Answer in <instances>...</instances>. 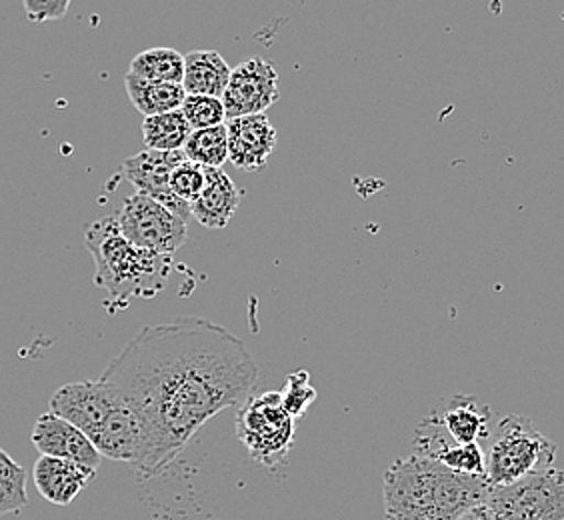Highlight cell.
Here are the masks:
<instances>
[{
    "label": "cell",
    "instance_id": "cell-5",
    "mask_svg": "<svg viewBox=\"0 0 564 520\" xmlns=\"http://www.w3.org/2000/svg\"><path fill=\"white\" fill-rule=\"evenodd\" d=\"M237 436L254 463L281 465L294 443V419L282 407V392L250 397L237 414Z\"/></svg>",
    "mask_w": 564,
    "mask_h": 520
},
{
    "label": "cell",
    "instance_id": "cell-23",
    "mask_svg": "<svg viewBox=\"0 0 564 520\" xmlns=\"http://www.w3.org/2000/svg\"><path fill=\"white\" fill-rule=\"evenodd\" d=\"M181 112L185 115L186 122L193 130L215 129V127L225 124V120H227L223 100L215 97L186 95Z\"/></svg>",
    "mask_w": 564,
    "mask_h": 520
},
{
    "label": "cell",
    "instance_id": "cell-25",
    "mask_svg": "<svg viewBox=\"0 0 564 520\" xmlns=\"http://www.w3.org/2000/svg\"><path fill=\"white\" fill-rule=\"evenodd\" d=\"M203 188H205V169L191 163L188 159L185 163L178 164L171 174V191L186 205H193L203 193Z\"/></svg>",
    "mask_w": 564,
    "mask_h": 520
},
{
    "label": "cell",
    "instance_id": "cell-18",
    "mask_svg": "<svg viewBox=\"0 0 564 520\" xmlns=\"http://www.w3.org/2000/svg\"><path fill=\"white\" fill-rule=\"evenodd\" d=\"M193 129L181 110L142 120V139L147 151L176 152L185 149Z\"/></svg>",
    "mask_w": 564,
    "mask_h": 520
},
{
    "label": "cell",
    "instance_id": "cell-13",
    "mask_svg": "<svg viewBox=\"0 0 564 520\" xmlns=\"http://www.w3.org/2000/svg\"><path fill=\"white\" fill-rule=\"evenodd\" d=\"M33 477L36 490L44 500L56 507H66L95 480L97 470L70 461L41 456L34 463Z\"/></svg>",
    "mask_w": 564,
    "mask_h": 520
},
{
    "label": "cell",
    "instance_id": "cell-4",
    "mask_svg": "<svg viewBox=\"0 0 564 520\" xmlns=\"http://www.w3.org/2000/svg\"><path fill=\"white\" fill-rule=\"evenodd\" d=\"M556 445L529 416L509 414L500 421L487 455V478L492 487H509L527 475L553 468Z\"/></svg>",
    "mask_w": 564,
    "mask_h": 520
},
{
    "label": "cell",
    "instance_id": "cell-27",
    "mask_svg": "<svg viewBox=\"0 0 564 520\" xmlns=\"http://www.w3.org/2000/svg\"><path fill=\"white\" fill-rule=\"evenodd\" d=\"M456 520H495V514L490 512L487 505H478L475 509L467 510L460 519Z\"/></svg>",
    "mask_w": 564,
    "mask_h": 520
},
{
    "label": "cell",
    "instance_id": "cell-21",
    "mask_svg": "<svg viewBox=\"0 0 564 520\" xmlns=\"http://www.w3.org/2000/svg\"><path fill=\"white\" fill-rule=\"evenodd\" d=\"M29 505L26 473L4 448H0V517L19 512Z\"/></svg>",
    "mask_w": 564,
    "mask_h": 520
},
{
    "label": "cell",
    "instance_id": "cell-1",
    "mask_svg": "<svg viewBox=\"0 0 564 520\" xmlns=\"http://www.w3.org/2000/svg\"><path fill=\"white\" fill-rule=\"evenodd\" d=\"M100 382L141 421L144 480L171 465L203 424L252 397L257 360L239 336L198 316L141 328Z\"/></svg>",
    "mask_w": 564,
    "mask_h": 520
},
{
    "label": "cell",
    "instance_id": "cell-17",
    "mask_svg": "<svg viewBox=\"0 0 564 520\" xmlns=\"http://www.w3.org/2000/svg\"><path fill=\"white\" fill-rule=\"evenodd\" d=\"M124 87H127V95L131 98L132 107L142 112L144 119L181 110L186 98L183 85L151 83V80H142L139 76L127 75Z\"/></svg>",
    "mask_w": 564,
    "mask_h": 520
},
{
    "label": "cell",
    "instance_id": "cell-22",
    "mask_svg": "<svg viewBox=\"0 0 564 520\" xmlns=\"http://www.w3.org/2000/svg\"><path fill=\"white\" fill-rule=\"evenodd\" d=\"M433 461L446 466L448 470L467 477H487V455L478 443L456 445L448 441L434 453Z\"/></svg>",
    "mask_w": 564,
    "mask_h": 520
},
{
    "label": "cell",
    "instance_id": "cell-2",
    "mask_svg": "<svg viewBox=\"0 0 564 520\" xmlns=\"http://www.w3.org/2000/svg\"><path fill=\"white\" fill-rule=\"evenodd\" d=\"M492 485L487 477H467L426 456L394 461L382 480L387 520H456L487 505Z\"/></svg>",
    "mask_w": 564,
    "mask_h": 520
},
{
    "label": "cell",
    "instance_id": "cell-26",
    "mask_svg": "<svg viewBox=\"0 0 564 520\" xmlns=\"http://www.w3.org/2000/svg\"><path fill=\"white\" fill-rule=\"evenodd\" d=\"M22 9L31 22L61 21L70 9V2L68 0H24Z\"/></svg>",
    "mask_w": 564,
    "mask_h": 520
},
{
    "label": "cell",
    "instance_id": "cell-10",
    "mask_svg": "<svg viewBox=\"0 0 564 520\" xmlns=\"http://www.w3.org/2000/svg\"><path fill=\"white\" fill-rule=\"evenodd\" d=\"M185 152H161V151H142L134 156H129L127 161H122L120 171L124 174V178L131 183L137 193L151 196L156 203L174 213L176 217H193L191 205L183 203L181 198H176L171 191V174L181 163H185Z\"/></svg>",
    "mask_w": 564,
    "mask_h": 520
},
{
    "label": "cell",
    "instance_id": "cell-15",
    "mask_svg": "<svg viewBox=\"0 0 564 520\" xmlns=\"http://www.w3.org/2000/svg\"><path fill=\"white\" fill-rule=\"evenodd\" d=\"M436 416L456 445H475L489 436V407L480 404L477 397L456 394Z\"/></svg>",
    "mask_w": 564,
    "mask_h": 520
},
{
    "label": "cell",
    "instance_id": "cell-16",
    "mask_svg": "<svg viewBox=\"0 0 564 520\" xmlns=\"http://www.w3.org/2000/svg\"><path fill=\"white\" fill-rule=\"evenodd\" d=\"M230 66L217 51L198 48L185 56L183 88L193 97L223 98L230 80Z\"/></svg>",
    "mask_w": 564,
    "mask_h": 520
},
{
    "label": "cell",
    "instance_id": "cell-9",
    "mask_svg": "<svg viewBox=\"0 0 564 520\" xmlns=\"http://www.w3.org/2000/svg\"><path fill=\"white\" fill-rule=\"evenodd\" d=\"M117 402L115 394L100 380H83L61 387L48 404L53 414L75 424L93 443L117 409Z\"/></svg>",
    "mask_w": 564,
    "mask_h": 520
},
{
    "label": "cell",
    "instance_id": "cell-6",
    "mask_svg": "<svg viewBox=\"0 0 564 520\" xmlns=\"http://www.w3.org/2000/svg\"><path fill=\"white\" fill-rule=\"evenodd\" d=\"M487 507L495 520H564V473L553 466L495 487Z\"/></svg>",
    "mask_w": 564,
    "mask_h": 520
},
{
    "label": "cell",
    "instance_id": "cell-3",
    "mask_svg": "<svg viewBox=\"0 0 564 520\" xmlns=\"http://www.w3.org/2000/svg\"><path fill=\"white\" fill-rule=\"evenodd\" d=\"M85 247L95 260V284L109 301L127 306L131 299H152L166 286L173 257L134 247L120 232L117 217H102L85 230Z\"/></svg>",
    "mask_w": 564,
    "mask_h": 520
},
{
    "label": "cell",
    "instance_id": "cell-12",
    "mask_svg": "<svg viewBox=\"0 0 564 520\" xmlns=\"http://www.w3.org/2000/svg\"><path fill=\"white\" fill-rule=\"evenodd\" d=\"M228 161L242 171H261L276 144V130L267 115L227 120Z\"/></svg>",
    "mask_w": 564,
    "mask_h": 520
},
{
    "label": "cell",
    "instance_id": "cell-14",
    "mask_svg": "<svg viewBox=\"0 0 564 520\" xmlns=\"http://www.w3.org/2000/svg\"><path fill=\"white\" fill-rule=\"evenodd\" d=\"M240 205V193L225 169H205V188L191 205L193 217L207 228H225Z\"/></svg>",
    "mask_w": 564,
    "mask_h": 520
},
{
    "label": "cell",
    "instance_id": "cell-7",
    "mask_svg": "<svg viewBox=\"0 0 564 520\" xmlns=\"http://www.w3.org/2000/svg\"><path fill=\"white\" fill-rule=\"evenodd\" d=\"M120 232L134 247L151 250L156 254H169L181 249L188 237V223L166 210L151 196L134 193L129 196L117 215Z\"/></svg>",
    "mask_w": 564,
    "mask_h": 520
},
{
    "label": "cell",
    "instance_id": "cell-8",
    "mask_svg": "<svg viewBox=\"0 0 564 520\" xmlns=\"http://www.w3.org/2000/svg\"><path fill=\"white\" fill-rule=\"evenodd\" d=\"M281 97L279 90V73L271 61L250 58L240 63L228 80L227 90L223 95V105L227 120L264 115Z\"/></svg>",
    "mask_w": 564,
    "mask_h": 520
},
{
    "label": "cell",
    "instance_id": "cell-19",
    "mask_svg": "<svg viewBox=\"0 0 564 520\" xmlns=\"http://www.w3.org/2000/svg\"><path fill=\"white\" fill-rule=\"evenodd\" d=\"M129 75L139 76L142 80H151V83L183 85L185 56L166 46L149 48L132 58Z\"/></svg>",
    "mask_w": 564,
    "mask_h": 520
},
{
    "label": "cell",
    "instance_id": "cell-20",
    "mask_svg": "<svg viewBox=\"0 0 564 520\" xmlns=\"http://www.w3.org/2000/svg\"><path fill=\"white\" fill-rule=\"evenodd\" d=\"M186 159L203 169H223L228 161L227 124L215 129L193 130L185 149Z\"/></svg>",
    "mask_w": 564,
    "mask_h": 520
},
{
    "label": "cell",
    "instance_id": "cell-11",
    "mask_svg": "<svg viewBox=\"0 0 564 520\" xmlns=\"http://www.w3.org/2000/svg\"><path fill=\"white\" fill-rule=\"evenodd\" d=\"M33 445L41 456L70 461L93 470H97L102 458L87 434L53 412H44L39 416L33 429Z\"/></svg>",
    "mask_w": 564,
    "mask_h": 520
},
{
    "label": "cell",
    "instance_id": "cell-24",
    "mask_svg": "<svg viewBox=\"0 0 564 520\" xmlns=\"http://www.w3.org/2000/svg\"><path fill=\"white\" fill-rule=\"evenodd\" d=\"M316 401V390L311 384V375L308 370H296L293 375L286 377V387L282 392V407L296 419H303L311 404Z\"/></svg>",
    "mask_w": 564,
    "mask_h": 520
}]
</instances>
